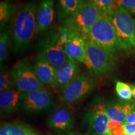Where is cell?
<instances>
[{"mask_svg":"<svg viewBox=\"0 0 135 135\" xmlns=\"http://www.w3.org/2000/svg\"><path fill=\"white\" fill-rule=\"evenodd\" d=\"M10 75L14 88L22 93L46 89L39 81L26 59L16 62L10 71Z\"/></svg>","mask_w":135,"mask_h":135,"instance_id":"52a82bcc","label":"cell"},{"mask_svg":"<svg viewBox=\"0 0 135 135\" xmlns=\"http://www.w3.org/2000/svg\"><path fill=\"white\" fill-rule=\"evenodd\" d=\"M80 63L67 58L65 62L56 69L55 84L53 89L61 93L73 81L80 75Z\"/></svg>","mask_w":135,"mask_h":135,"instance_id":"7c38bea8","label":"cell"},{"mask_svg":"<svg viewBox=\"0 0 135 135\" xmlns=\"http://www.w3.org/2000/svg\"><path fill=\"white\" fill-rule=\"evenodd\" d=\"M115 28L119 51H135V20L121 6L111 16Z\"/></svg>","mask_w":135,"mask_h":135,"instance_id":"3957f363","label":"cell"},{"mask_svg":"<svg viewBox=\"0 0 135 135\" xmlns=\"http://www.w3.org/2000/svg\"><path fill=\"white\" fill-rule=\"evenodd\" d=\"M84 64L94 78L109 75L115 68V54L86 40Z\"/></svg>","mask_w":135,"mask_h":135,"instance_id":"7a4b0ae2","label":"cell"},{"mask_svg":"<svg viewBox=\"0 0 135 135\" xmlns=\"http://www.w3.org/2000/svg\"><path fill=\"white\" fill-rule=\"evenodd\" d=\"M127 124H135V109L131 111L126 118L125 123Z\"/></svg>","mask_w":135,"mask_h":135,"instance_id":"83f0119b","label":"cell"},{"mask_svg":"<svg viewBox=\"0 0 135 135\" xmlns=\"http://www.w3.org/2000/svg\"><path fill=\"white\" fill-rule=\"evenodd\" d=\"M55 101L48 89L25 93L21 94L20 109L28 114H38L49 110Z\"/></svg>","mask_w":135,"mask_h":135,"instance_id":"9c48e42d","label":"cell"},{"mask_svg":"<svg viewBox=\"0 0 135 135\" xmlns=\"http://www.w3.org/2000/svg\"><path fill=\"white\" fill-rule=\"evenodd\" d=\"M54 0H41L36 9V34L46 33L51 29L55 21Z\"/></svg>","mask_w":135,"mask_h":135,"instance_id":"4fadbf2b","label":"cell"},{"mask_svg":"<svg viewBox=\"0 0 135 135\" xmlns=\"http://www.w3.org/2000/svg\"><path fill=\"white\" fill-rule=\"evenodd\" d=\"M83 0H58V16L64 22L78 9Z\"/></svg>","mask_w":135,"mask_h":135,"instance_id":"ffe728a7","label":"cell"},{"mask_svg":"<svg viewBox=\"0 0 135 135\" xmlns=\"http://www.w3.org/2000/svg\"><path fill=\"white\" fill-rule=\"evenodd\" d=\"M123 128L126 135H135V124H123Z\"/></svg>","mask_w":135,"mask_h":135,"instance_id":"4316f807","label":"cell"},{"mask_svg":"<svg viewBox=\"0 0 135 135\" xmlns=\"http://www.w3.org/2000/svg\"><path fill=\"white\" fill-rule=\"evenodd\" d=\"M89 135H107L110 119L106 113L104 104H94L84 116Z\"/></svg>","mask_w":135,"mask_h":135,"instance_id":"30bf717a","label":"cell"},{"mask_svg":"<svg viewBox=\"0 0 135 135\" xmlns=\"http://www.w3.org/2000/svg\"><path fill=\"white\" fill-rule=\"evenodd\" d=\"M36 9L34 1H29L17 8L10 23L15 53H23L28 50L36 34Z\"/></svg>","mask_w":135,"mask_h":135,"instance_id":"6da1fadb","label":"cell"},{"mask_svg":"<svg viewBox=\"0 0 135 135\" xmlns=\"http://www.w3.org/2000/svg\"><path fill=\"white\" fill-rule=\"evenodd\" d=\"M65 51L68 58L84 64L86 39L80 34L71 31L70 38L65 45Z\"/></svg>","mask_w":135,"mask_h":135,"instance_id":"9a60e30c","label":"cell"},{"mask_svg":"<svg viewBox=\"0 0 135 135\" xmlns=\"http://www.w3.org/2000/svg\"><path fill=\"white\" fill-rule=\"evenodd\" d=\"M36 50L51 65L58 69L68 58L58 30L48 31L39 39Z\"/></svg>","mask_w":135,"mask_h":135,"instance_id":"8992f818","label":"cell"},{"mask_svg":"<svg viewBox=\"0 0 135 135\" xmlns=\"http://www.w3.org/2000/svg\"><path fill=\"white\" fill-rule=\"evenodd\" d=\"M104 109L109 119L124 124L128 116L135 109V103L129 101H109L104 104Z\"/></svg>","mask_w":135,"mask_h":135,"instance_id":"2e32d148","label":"cell"},{"mask_svg":"<svg viewBox=\"0 0 135 135\" xmlns=\"http://www.w3.org/2000/svg\"><path fill=\"white\" fill-rule=\"evenodd\" d=\"M116 92L118 97L123 101H130L132 98V89L131 85L121 81H116Z\"/></svg>","mask_w":135,"mask_h":135,"instance_id":"603a6c76","label":"cell"},{"mask_svg":"<svg viewBox=\"0 0 135 135\" xmlns=\"http://www.w3.org/2000/svg\"><path fill=\"white\" fill-rule=\"evenodd\" d=\"M58 135H83L80 133L78 132H74V131H70V132L66 133H61Z\"/></svg>","mask_w":135,"mask_h":135,"instance_id":"f1b7e54d","label":"cell"},{"mask_svg":"<svg viewBox=\"0 0 135 135\" xmlns=\"http://www.w3.org/2000/svg\"><path fill=\"white\" fill-rule=\"evenodd\" d=\"M10 71H1L0 74V91L13 88Z\"/></svg>","mask_w":135,"mask_h":135,"instance_id":"cb8c5ba5","label":"cell"},{"mask_svg":"<svg viewBox=\"0 0 135 135\" xmlns=\"http://www.w3.org/2000/svg\"><path fill=\"white\" fill-rule=\"evenodd\" d=\"M86 40L91 41L115 54L119 51L115 28L109 15L102 14L88 34Z\"/></svg>","mask_w":135,"mask_h":135,"instance_id":"277c9868","label":"cell"},{"mask_svg":"<svg viewBox=\"0 0 135 135\" xmlns=\"http://www.w3.org/2000/svg\"><path fill=\"white\" fill-rule=\"evenodd\" d=\"M75 123V117L71 111L65 106H60L50 116L46 124L51 130L61 133L71 131Z\"/></svg>","mask_w":135,"mask_h":135,"instance_id":"8fae6325","label":"cell"},{"mask_svg":"<svg viewBox=\"0 0 135 135\" xmlns=\"http://www.w3.org/2000/svg\"><path fill=\"white\" fill-rule=\"evenodd\" d=\"M97 85L94 79L86 75H80L60 93L59 99L65 105H72L76 103L94 90Z\"/></svg>","mask_w":135,"mask_h":135,"instance_id":"ba28073f","label":"cell"},{"mask_svg":"<svg viewBox=\"0 0 135 135\" xmlns=\"http://www.w3.org/2000/svg\"><path fill=\"white\" fill-rule=\"evenodd\" d=\"M0 34V64L1 68L8 58L9 49L12 40V32L11 24L5 25L1 28Z\"/></svg>","mask_w":135,"mask_h":135,"instance_id":"d6986e66","label":"cell"},{"mask_svg":"<svg viewBox=\"0 0 135 135\" xmlns=\"http://www.w3.org/2000/svg\"><path fill=\"white\" fill-rule=\"evenodd\" d=\"M97 6L103 14L111 16L120 6L119 0H85Z\"/></svg>","mask_w":135,"mask_h":135,"instance_id":"7402d4cb","label":"cell"},{"mask_svg":"<svg viewBox=\"0 0 135 135\" xmlns=\"http://www.w3.org/2000/svg\"><path fill=\"white\" fill-rule=\"evenodd\" d=\"M102 13L97 6L83 0L77 11L65 20L63 25L71 31H75L86 39L88 34Z\"/></svg>","mask_w":135,"mask_h":135,"instance_id":"5b68a950","label":"cell"},{"mask_svg":"<svg viewBox=\"0 0 135 135\" xmlns=\"http://www.w3.org/2000/svg\"><path fill=\"white\" fill-rule=\"evenodd\" d=\"M17 8L13 3L6 0L0 3V23L1 28L11 23Z\"/></svg>","mask_w":135,"mask_h":135,"instance_id":"44dd1931","label":"cell"},{"mask_svg":"<svg viewBox=\"0 0 135 135\" xmlns=\"http://www.w3.org/2000/svg\"><path fill=\"white\" fill-rule=\"evenodd\" d=\"M0 135H41L27 124L20 122L4 123L1 124Z\"/></svg>","mask_w":135,"mask_h":135,"instance_id":"ac0fdd59","label":"cell"},{"mask_svg":"<svg viewBox=\"0 0 135 135\" xmlns=\"http://www.w3.org/2000/svg\"><path fill=\"white\" fill-rule=\"evenodd\" d=\"M123 125L121 123L110 120L109 131L107 135H126Z\"/></svg>","mask_w":135,"mask_h":135,"instance_id":"d4e9b609","label":"cell"},{"mask_svg":"<svg viewBox=\"0 0 135 135\" xmlns=\"http://www.w3.org/2000/svg\"><path fill=\"white\" fill-rule=\"evenodd\" d=\"M119 3L128 12L135 16V0H119Z\"/></svg>","mask_w":135,"mask_h":135,"instance_id":"484cf974","label":"cell"},{"mask_svg":"<svg viewBox=\"0 0 135 135\" xmlns=\"http://www.w3.org/2000/svg\"><path fill=\"white\" fill-rule=\"evenodd\" d=\"M21 93L15 88L0 92V109L1 114H9L20 108Z\"/></svg>","mask_w":135,"mask_h":135,"instance_id":"e0dca14e","label":"cell"},{"mask_svg":"<svg viewBox=\"0 0 135 135\" xmlns=\"http://www.w3.org/2000/svg\"><path fill=\"white\" fill-rule=\"evenodd\" d=\"M35 75L46 88H54L56 69L40 54H37L33 65Z\"/></svg>","mask_w":135,"mask_h":135,"instance_id":"5bb4252c","label":"cell"},{"mask_svg":"<svg viewBox=\"0 0 135 135\" xmlns=\"http://www.w3.org/2000/svg\"><path fill=\"white\" fill-rule=\"evenodd\" d=\"M131 89H132V95L134 99L135 100V84H132L131 85Z\"/></svg>","mask_w":135,"mask_h":135,"instance_id":"f546056e","label":"cell"}]
</instances>
